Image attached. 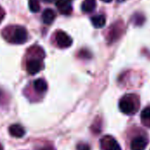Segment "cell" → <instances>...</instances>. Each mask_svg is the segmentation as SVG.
<instances>
[{
	"label": "cell",
	"instance_id": "obj_1",
	"mask_svg": "<svg viewBox=\"0 0 150 150\" xmlns=\"http://www.w3.org/2000/svg\"><path fill=\"white\" fill-rule=\"evenodd\" d=\"M120 110L127 115H132L138 110V103L137 99L134 95H125L119 103Z\"/></svg>",
	"mask_w": 150,
	"mask_h": 150
},
{
	"label": "cell",
	"instance_id": "obj_2",
	"mask_svg": "<svg viewBox=\"0 0 150 150\" xmlns=\"http://www.w3.org/2000/svg\"><path fill=\"white\" fill-rule=\"evenodd\" d=\"M27 37L26 30L22 27H18L13 31L11 42L15 44H23L27 41Z\"/></svg>",
	"mask_w": 150,
	"mask_h": 150
},
{
	"label": "cell",
	"instance_id": "obj_3",
	"mask_svg": "<svg viewBox=\"0 0 150 150\" xmlns=\"http://www.w3.org/2000/svg\"><path fill=\"white\" fill-rule=\"evenodd\" d=\"M102 150H121L118 141L112 136L106 135L100 141Z\"/></svg>",
	"mask_w": 150,
	"mask_h": 150
},
{
	"label": "cell",
	"instance_id": "obj_4",
	"mask_svg": "<svg viewBox=\"0 0 150 150\" xmlns=\"http://www.w3.org/2000/svg\"><path fill=\"white\" fill-rule=\"evenodd\" d=\"M55 41L60 48H69L72 44L71 37L63 31H58L55 34Z\"/></svg>",
	"mask_w": 150,
	"mask_h": 150
},
{
	"label": "cell",
	"instance_id": "obj_5",
	"mask_svg": "<svg viewBox=\"0 0 150 150\" xmlns=\"http://www.w3.org/2000/svg\"><path fill=\"white\" fill-rule=\"evenodd\" d=\"M148 140L144 136H137L132 141L130 145L131 150H145L148 146Z\"/></svg>",
	"mask_w": 150,
	"mask_h": 150
},
{
	"label": "cell",
	"instance_id": "obj_6",
	"mask_svg": "<svg viewBox=\"0 0 150 150\" xmlns=\"http://www.w3.org/2000/svg\"><path fill=\"white\" fill-rule=\"evenodd\" d=\"M41 68H42V66H41L40 61L36 58L30 59L26 64V71L31 75H34V74L38 73L41 70Z\"/></svg>",
	"mask_w": 150,
	"mask_h": 150
},
{
	"label": "cell",
	"instance_id": "obj_7",
	"mask_svg": "<svg viewBox=\"0 0 150 150\" xmlns=\"http://www.w3.org/2000/svg\"><path fill=\"white\" fill-rule=\"evenodd\" d=\"M55 5L59 11L64 15H69L72 11V5L69 0H55Z\"/></svg>",
	"mask_w": 150,
	"mask_h": 150
},
{
	"label": "cell",
	"instance_id": "obj_8",
	"mask_svg": "<svg viewBox=\"0 0 150 150\" xmlns=\"http://www.w3.org/2000/svg\"><path fill=\"white\" fill-rule=\"evenodd\" d=\"M9 133L15 138H21L25 134V130L22 126L15 124L9 127Z\"/></svg>",
	"mask_w": 150,
	"mask_h": 150
},
{
	"label": "cell",
	"instance_id": "obj_9",
	"mask_svg": "<svg viewBox=\"0 0 150 150\" xmlns=\"http://www.w3.org/2000/svg\"><path fill=\"white\" fill-rule=\"evenodd\" d=\"M55 19V11L52 9H46L42 12V20L45 24H51Z\"/></svg>",
	"mask_w": 150,
	"mask_h": 150
},
{
	"label": "cell",
	"instance_id": "obj_10",
	"mask_svg": "<svg viewBox=\"0 0 150 150\" xmlns=\"http://www.w3.org/2000/svg\"><path fill=\"white\" fill-rule=\"evenodd\" d=\"M34 90L38 93H44L47 89V83L43 79H37L33 81Z\"/></svg>",
	"mask_w": 150,
	"mask_h": 150
},
{
	"label": "cell",
	"instance_id": "obj_11",
	"mask_svg": "<svg viewBox=\"0 0 150 150\" xmlns=\"http://www.w3.org/2000/svg\"><path fill=\"white\" fill-rule=\"evenodd\" d=\"M91 23L92 25L97 27V28H100V27H103L105 25V22H106V19H105V17L102 14H99V15H96V16H93L91 19Z\"/></svg>",
	"mask_w": 150,
	"mask_h": 150
},
{
	"label": "cell",
	"instance_id": "obj_12",
	"mask_svg": "<svg viewBox=\"0 0 150 150\" xmlns=\"http://www.w3.org/2000/svg\"><path fill=\"white\" fill-rule=\"evenodd\" d=\"M96 0H83L82 4V10L84 12H91L96 7Z\"/></svg>",
	"mask_w": 150,
	"mask_h": 150
},
{
	"label": "cell",
	"instance_id": "obj_13",
	"mask_svg": "<svg viewBox=\"0 0 150 150\" xmlns=\"http://www.w3.org/2000/svg\"><path fill=\"white\" fill-rule=\"evenodd\" d=\"M141 118H142V121L143 124H145L147 126L150 127V106L145 108L142 114H141Z\"/></svg>",
	"mask_w": 150,
	"mask_h": 150
},
{
	"label": "cell",
	"instance_id": "obj_14",
	"mask_svg": "<svg viewBox=\"0 0 150 150\" xmlns=\"http://www.w3.org/2000/svg\"><path fill=\"white\" fill-rule=\"evenodd\" d=\"M39 0H29V9L33 12H38L40 11Z\"/></svg>",
	"mask_w": 150,
	"mask_h": 150
},
{
	"label": "cell",
	"instance_id": "obj_15",
	"mask_svg": "<svg viewBox=\"0 0 150 150\" xmlns=\"http://www.w3.org/2000/svg\"><path fill=\"white\" fill-rule=\"evenodd\" d=\"M76 149L77 150H91L90 146L87 144V143H83V142H81L77 145L76 147Z\"/></svg>",
	"mask_w": 150,
	"mask_h": 150
},
{
	"label": "cell",
	"instance_id": "obj_16",
	"mask_svg": "<svg viewBox=\"0 0 150 150\" xmlns=\"http://www.w3.org/2000/svg\"><path fill=\"white\" fill-rule=\"evenodd\" d=\"M101 1H103V2H105V3H111L112 0H101Z\"/></svg>",
	"mask_w": 150,
	"mask_h": 150
},
{
	"label": "cell",
	"instance_id": "obj_17",
	"mask_svg": "<svg viewBox=\"0 0 150 150\" xmlns=\"http://www.w3.org/2000/svg\"><path fill=\"white\" fill-rule=\"evenodd\" d=\"M46 3H52L53 1H54V0H44Z\"/></svg>",
	"mask_w": 150,
	"mask_h": 150
},
{
	"label": "cell",
	"instance_id": "obj_18",
	"mask_svg": "<svg viewBox=\"0 0 150 150\" xmlns=\"http://www.w3.org/2000/svg\"><path fill=\"white\" fill-rule=\"evenodd\" d=\"M0 150H4V149H3V146L0 144Z\"/></svg>",
	"mask_w": 150,
	"mask_h": 150
},
{
	"label": "cell",
	"instance_id": "obj_19",
	"mask_svg": "<svg viewBox=\"0 0 150 150\" xmlns=\"http://www.w3.org/2000/svg\"><path fill=\"white\" fill-rule=\"evenodd\" d=\"M40 150H50V148L49 149H41Z\"/></svg>",
	"mask_w": 150,
	"mask_h": 150
},
{
	"label": "cell",
	"instance_id": "obj_20",
	"mask_svg": "<svg viewBox=\"0 0 150 150\" xmlns=\"http://www.w3.org/2000/svg\"><path fill=\"white\" fill-rule=\"evenodd\" d=\"M69 1H71V0H69Z\"/></svg>",
	"mask_w": 150,
	"mask_h": 150
}]
</instances>
